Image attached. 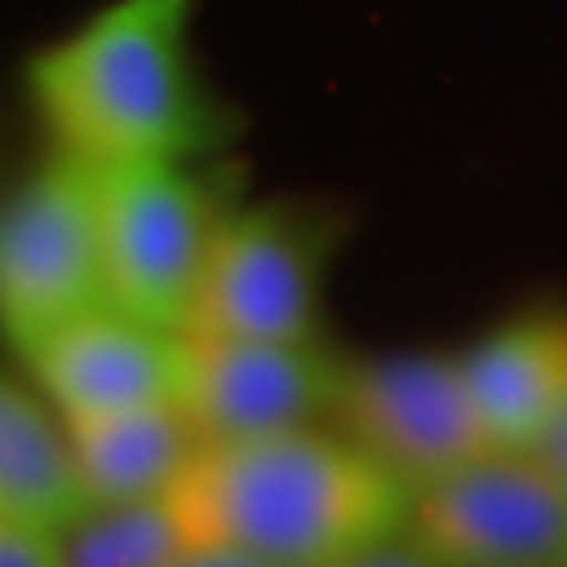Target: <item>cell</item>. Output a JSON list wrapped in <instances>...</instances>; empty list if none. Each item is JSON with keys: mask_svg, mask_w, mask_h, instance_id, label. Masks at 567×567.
Listing matches in <instances>:
<instances>
[{"mask_svg": "<svg viewBox=\"0 0 567 567\" xmlns=\"http://www.w3.org/2000/svg\"><path fill=\"white\" fill-rule=\"evenodd\" d=\"M110 299L97 168L51 152L0 203V332L30 358Z\"/></svg>", "mask_w": 567, "mask_h": 567, "instance_id": "277c9868", "label": "cell"}, {"mask_svg": "<svg viewBox=\"0 0 567 567\" xmlns=\"http://www.w3.org/2000/svg\"><path fill=\"white\" fill-rule=\"evenodd\" d=\"M55 152L84 164L210 161L227 110L194 60V0H110L25 63Z\"/></svg>", "mask_w": 567, "mask_h": 567, "instance_id": "6da1fadb", "label": "cell"}, {"mask_svg": "<svg viewBox=\"0 0 567 567\" xmlns=\"http://www.w3.org/2000/svg\"><path fill=\"white\" fill-rule=\"evenodd\" d=\"M529 454H534V458H538V463L547 466L550 475L567 487V395H564V404L555 408L547 433L538 437V446L529 450Z\"/></svg>", "mask_w": 567, "mask_h": 567, "instance_id": "2e32d148", "label": "cell"}, {"mask_svg": "<svg viewBox=\"0 0 567 567\" xmlns=\"http://www.w3.org/2000/svg\"><path fill=\"white\" fill-rule=\"evenodd\" d=\"M408 529L446 567H564L567 487L534 454L487 450L421 487Z\"/></svg>", "mask_w": 567, "mask_h": 567, "instance_id": "52a82bcc", "label": "cell"}, {"mask_svg": "<svg viewBox=\"0 0 567 567\" xmlns=\"http://www.w3.org/2000/svg\"><path fill=\"white\" fill-rule=\"evenodd\" d=\"M0 567H63L60 529L0 513Z\"/></svg>", "mask_w": 567, "mask_h": 567, "instance_id": "5bb4252c", "label": "cell"}, {"mask_svg": "<svg viewBox=\"0 0 567 567\" xmlns=\"http://www.w3.org/2000/svg\"><path fill=\"white\" fill-rule=\"evenodd\" d=\"M102 185L110 299L168 332H189L227 203L206 161L93 164Z\"/></svg>", "mask_w": 567, "mask_h": 567, "instance_id": "3957f363", "label": "cell"}, {"mask_svg": "<svg viewBox=\"0 0 567 567\" xmlns=\"http://www.w3.org/2000/svg\"><path fill=\"white\" fill-rule=\"evenodd\" d=\"M93 505L72 454L68 421L0 374V513L47 529H72Z\"/></svg>", "mask_w": 567, "mask_h": 567, "instance_id": "7c38bea8", "label": "cell"}, {"mask_svg": "<svg viewBox=\"0 0 567 567\" xmlns=\"http://www.w3.org/2000/svg\"><path fill=\"white\" fill-rule=\"evenodd\" d=\"M349 358L311 341L185 332L182 404L206 442L316 425L341 404Z\"/></svg>", "mask_w": 567, "mask_h": 567, "instance_id": "ba28073f", "label": "cell"}, {"mask_svg": "<svg viewBox=\"0 0 567 567\" xmlns=\"http://www.w3.org/2000/svg\"><path fill=\"white\" fill-rule=\"evenodd\" d=\"M68 437L93 505H122L173 492L206 446L203 429L185 404L68 421Z\"/></svg>", "mask_w": 567, "mask_h": 567, "instance_id": "8fae6325", "label": "cell"}, {"mask_svg": "<svg viewBox=\"0 0 567 567\" xmlns=\"http://www.w3.org/2000/svg\"><path fill=\"white\" fill-rule=\"evenodd\" d=\"M173 567H278V564H269L261 555H248L240 547H224V543H189V550Z\"/></svg>", "mask_w": 567, "mask_h": 567, "instance_id": "e0dca14e", "label": "cell"}, {"mask_svg": "<svg viewBox=\"0 0 567 567\" xmlns=\"http://www.w3.org/2000/svg\"><path fill=\"white\" fill-rule=\"evenodd\" d=\"M458 362L492 446L529 454L567 395V311H522L458 353Z\"/></svg>", "mask_w": 567, "mask_h": 567, "instance_id": "30bf717a", "label": "cell"}, {"mask_svg": "<svg viewBox=\"0 0 567 567\" xmlns=\"http://www.w3.org/2000/svg\"><path fill=\"white\" fill-rule=\"evenodd\" d=\"M63 421H93L152 404H182L185 332L105 303L25 358Z\"/></svg>", "mask_w": 567, "mask_h": 567, "instance_id": "9c48e42d", "label": "cell"}, {"mask_svg": "<svg viewBox=\"0 0 567 567\" xmlns=\"http://www.w3.org/2000/svg\"><path fill=\"white\" fill-rule=\"evenodd\" d=\"M332 421L412 492L496 450L475 412L458 353L353 362Z\"/></svg>", "mask_w": 567, "mask_h": 567, "instance_id": "8992f818", "label": "cell"}, {"mask_svg": "<svg viewBox=\"0 0 567 567\" xmlns=\"http://www.w3.org/2000/svg\"><path fill=\"white\" fill-rule=\"evenodd\" d=\"M324 567H446V564L404 526L395 529V534H386V538H374L365 547L349 550V555H341V559H332Z\"/></svg>", "mask_w": 567, "mask_h": 567, "instance_id": "9a60e30c", "label": "cell"}, {"mask_svg": "<svg viewBox=\"0 0 567 567\" xmlns=\"http://www.w3.org/2000/svg\"><path fill=\"white\" fill-rule=\"evenodd\" d=\"M337 224L324 206L248 203L219 224L189 332L215 337H320V290Z\"/></svg>", "mask_w": 567, "mask_h": 567, "instance_id": "5b68a950", "label": "cell"}, {"mask_svg": "<svg viewBox=\"0 0 567 567\" xmlns=\"http://www.w3.org/2000/svg\"><path fill=\"white\" fill-rule=\"evenodd\" d=\"M60 538L63 567H173L189 550V534L168 492L89 508Z\"/></svg>", "mask_w": 567, "mask_h": 567, "instance_id": "4fadbf2b", "label": "cell"}, {"mask_svg": "<svg viewBox=\"0 0 567 567\" xmlns=\"http://www.w3.org/2000/svg\"><path fill=\"white\" fill-rule=\"evenodd\" d=\"M189 543L278 567H324L408 526L412 487L344 433L316 425L206 442L168 492Z\"/></svg>", "mask_w": 567, "mask_h": 567, "instance_id": "7a4b0ae2", "label": "cell"}, {"mask_svg": "<svg viewBox=\"0 0 567 567\" xmlns=\"http://www.w3.org/2000/svg\"><path fill=\"white\" fill-rule=\"evenodd\" d=\"M564 567H567V564H564Z\"/></svg>", "mask_w": 567, "mask_h": 567, "instance_id": "ac0fdd59", "label": "cell"}]
</instances>
